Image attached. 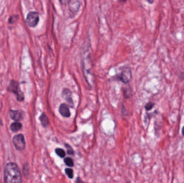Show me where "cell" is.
Returning a JSON list of instances; mask_svg holds the SVG:
<instances>
[{"instance_id": "obj_1", "label": "cell", "mask_w": 184, "mask_h": 183, "mask_svg": "<svg viewBox=\"0 0 184 183\" xmlns=\"http://www.w3.org/2000/svg\"><path fill=\"white\" fill-rule=\"evenodd\" d=\"M4 181L6 183H21L22 177L17 165L14 163L6 164L4 173Z\"/></svg>"}, {"instance_id": "obj_2", "label": "cell", "mask_w": 184, "mask_h": 183, "mask_svg": "<svg viewBox=\"0 0 184 183\" xmlns=\"http://www.w3.org/2000/svg\"><path fill=\"white\" fill-rule=\"evenodd\" d=\"M8 90L14 93L17 101H22L24 98V94L19 87V83L16 81L14 80L11 81L8 87Z\"/></svg>"}, {"instance_id": "obj_3", "label": "cell", "mask_w": 184, "mask_h": 183, "mask_svg": "<svg viewBox=\"0 0 184 183\" xmlns=\"http://www.w3.org/2000/svg\"><path fill=\"white\" fill-rule=\"evenodd\" d=\"M39 14L37 12H29L27 16L26 22L30 27H35L39 22Z\"/></svg>"}, {"instance_id": "obj_4", "label": "cell", "mask_w": 184, "mask_h": 183, "mask_svg": "<svg viewBox=\"0 0 184 183\" xmlns=\"http://www.w3.org/2000/svg\"><path fill=\"white\" fill-rule=\"evenodd\" d=\"M13 142L17 150H22L25 148V140L22 134H17L15 136L13 139Z\"/></svg>"}, {"instance_id": "obj_5", "label": "cell", "mask_w": 184, "mask_h": 183, "mask_svg": "<svg viewBox=\"0 0 184 183\" xmlns=\"http://www.w3.org/2000/svg\"><path fill=\"white\" fill-rule=\"evenodd\" d=\"M131 78V72L130 68H124L119 76V79L124 83L129 82Z\"/></svg>"}, {"instance_id": "obj_6", "label": "cell", "mask_w": 184, "mask_h": 183, "mask_svg": "<svg viewBox=\"0 0 184 183\" xmlns=\"http://www.w3.org/2000/svg\"><path fill=\"white\" fill-rule=\"evenodd\" d=\"M59 111L62 116L68 118L71 116L70 111L68 105L66 104H62L59 108Z\"/></svg>"}, {"instance_id": "obj_7", "label": "cell", "mask_w": 184, "mask_h": 183, "mask_svg": "<svg viewBox=\"0 0 184 183\" xmlns=\"http://www.w3.org/2000/svg\"><path fill=\"white\" fill-rule=\"evenodd\" d=\"M62 96L67 101L70 106L73 107V100L71 98V92L68 89H65L62 91Z\"/></svg>"}, {"instance_id": "obj_8", "label": "cell", "mask_w": 184, "mask_h": 183, "mask_svg": "<svg viewBox=\"0 0 184 183\" xmlns=\"http://www.w3.org/2000/svg\"><path fill=\"white\" fill-rule=\"evenodd\" d=\"M11 117L15 121H20L23 119V114L19 111H13L11 110L10 112Z\"/></svg>"}, {"instance_id": "obj_9", "label": "cell", "mask_w": 184, "mask_h": 183, "mask_svg": "<svg viewBox=\"0 0 184 183\" xmlns=\"http://www.w3.org/2000/svg\"><path fill=\"white\" fill-rule=\"evenodd\" d=\"M40 121L41 122V125L43 126L44 127H47L49 124V119H48L47 116L46 115L45 113H43L41 117H40Z\"/></svg>"}, {"instance_id": "obj_10", "label": "cell", "mask_w": 184, "mask_h": 183, "mask_svg": "<svg viewBox=\"0 0 184 183\" xmlns=\"http://www.w3.org/2000/svg\"><path fill=\"white\" fill-rule=\"evenodd\" d=\"M22 127V125L21 123H19V122H15L11 125V131L14 132H17L19 130H21Z\"/></svg>"}, {"instance_id": "obj_11", "label": "cell", "mask_w": 184, "mask_h": 183, "mask_svg": "<svg viewBox=\"0 0 184 183\" xmlns=\"http://www.w3.org/2000/svg\"><path fill=\"white\" fill-rule=\"evenodd\" d=\"M55 152L57 155H58L59 156L62 157V158L65 157L66 156V152L62 148H56L55 149Z\"/></svg>"}, {"instance_id": "obj_12", "label": "cell", "mask_w": 184, "mask_h": 183, "mask_svg": "<svg viewBox=\"0 0 184 183\" xmlns=\"http://www.w3.org/2000/svg\"><path fill=\"white\" fill-rule=\"evenodd\" d=\"M65 164L67 165L68 167H72L74 166V163L72 159H71L70 157H66L64 160Z\"/></svg>"}, {"instance_id": "obj_13", "label": "cell", "mask_w": 184, "mask_h": 183, "mask_svg": "<svg viewBox=\"0 0 184 183\" xmlns=\"http://www.w3.org/2000/svg\"><path fill=\"white\" fill-rule=\"evenodd\" d=\"M123 93L125 98H129L131 96V89L130 87L124 88Z\"/></svg>"}, {"instance_id": "obj_14", "label": "cell", "mask_w": 184, "mask_h": 183, "mask_svg": "<svg viewBox=\"0 0 184 183\" xmlns=\"http://www.w3.org/2000/svg\"><path fill=\"white\" fill-rule=\"evenodd\" d=\"M65 171L68 178H70V179H72L73 178V171L72 169H70V168H66L65 170Z\"/></svg>"}, {"instance_id": "obj_15", "label": "cell", "mask_w": 184, "mask_h": 183, "mask_svg": "<svg viewBox=\"0 0 184 183\" xmlns=\"http://www.w3.org/2000/svg\"><path fill=\"white\" fill-rule=\"evenodd\" d=\"M65 147L67 149V153L68 155H73L74 154V150L68 144H65Z\"/></svg>"}, {"instance_id": "obj_16", "label": "cell", "mask_w": 184, "mask_h": 183, "mask_svg": "<svg viewBox=\"0 0 184 183\" xmlns=\"http://www.w3.org/2000/svg\"><path fill=\"white\" fill-rule=\"evenodd\" d=\"M154 105H155L154 103H152V102H149V103H147V104L145 105V109L147 110V111H150L153 108Z\"/></svg>"}, {"instance_id": "obj_17", "label": "cell", "mask_w": 184, "mask_h": 183, "mask_svg": "<svg viewBox=\"0 0 184 183\" xmlns=\"http://www.w3.org/2000/svg\"><path fill=\"white\" fill-rule=\"evenodd\" d=\"M17 17L18 16H15V17L14 16L11 17V18H10V19H9V23H14L15 22V21H16L17 20Z\"/></svg>"}, {"instance_id": "obj_18", "label": "cell", "mask_w": 184, "mask_h": 183, "mask_svg": "<svg viewBox=\"0 0 184 183\" xmlns=\"http://www.w3.org/2000/svg\"><path fill=\"white\" fill-rule=\"evenodd\" d=\"M71 1H72V0H59L60 3H61L62 4H64V5H65V4H68L69 3H70Z\"/></svg>"}, {"instance_id": "obj_19", "label": "cell", "mask_w": 184, "mask_h": 183, "mask_svg": "<svg viewBox=\"0 0 184 183\" xmlns=\"http://www.w3.org/2000/svg\"><path fill=\"white\" fill-rule=\"evenodd\" d=\"M148 2H149V3L150 4H152L153 2H154V0H147Z\"/></svg>"}, {"instance_id": "obj_20", "label": "cell", "mask_w": 184, "mask_h": 183, "mask_svg": "<svg viewBox=\"0 0 184 183\" xmlns=\"http://www.w3.org/2000/svg\"><path fill=\"white\" fill-rule=\"evenodd\" d=\"M182 135L184 136V126L182 127Z\"/></svg>"}]
</instances>
